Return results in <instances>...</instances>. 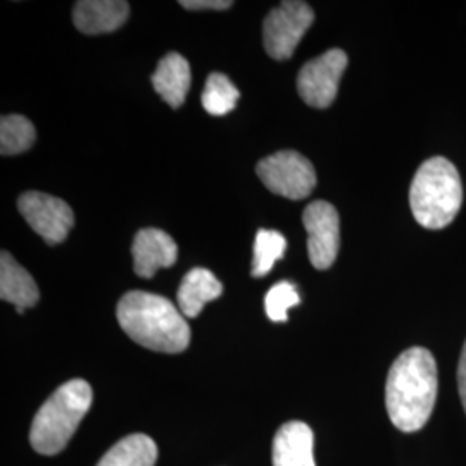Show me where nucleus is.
<instances>
[{"mask_svg": "<svg viewBox=\"0 0 466 466\" xmlns=\"http://www.w3.org/2000/svg\"><path fill=\"white\" fill-rule=\"evenodd\" d=\"M0 299L15 304L19 315L28 308H34L40 299L34 277L17 265L7 250H2L0 256Z\"/></svg>", "mask_w": 466, "mask_h": 466, "instance_id": "obj_14", "label": "nucleus"}, {"mask_svg": "<svg viewBox=\"0 0 466 466\" xmlns=\"http://www.w3.org/2000/svg\"><path fill=\"white\" fill-rule=\"evenodd\" d=\"M256 173L269 192L285 199H306L317 187L315 167L296 150H280L261 159Z\"/></svg>", "mask_w": 466, "mask_h": 466, "instance_id": "obj_5", "label": "nucleus"}, {"mask_svg": "<svg viewBox=\"0 0 466 466\" xmlns=\"http://www.w3.org/2000/svg\"><path fill=\"white\" fill-rule=\"evenodd\" d=\"M135 273L152 279L161 268L173 267L178 258L177 242L159 228H142L137 232L132 246Z\"/></svg>", "mask_w": 466, "mask_h": 466, "instance_id": "obj_10", "label": "nucleus"}, {"mask_svg": "<svg viewBox=\"0 0 466 466\" xmlns=\"http://www.w3.org/2000/svg\"><path fill=\"white\" fill-rule=\"evenodd\" d=\"M463 187L456 167L446 157H432L418 167L410 190L413 217L423 228H446L460 213Z\"/></svg>", "mask_w": 466, "mask_h": 466, "instance_id": "obj_3", "label": "nucleus"}, {"mask_svg": "<svg viewBox=\"0 0 466 466\" xmlns=\"http://www.w3.org/2000/svg\"><path fill=\"white\" fill-rule=\"evenodd\" d=\"M299 302V292L294 287V283H275L268 290L267 298H265V309H267L268 318L275 323H285L289 319V309L292 306H298Z\"/></svg>", "mask_w": 466, "mask_h": 466, "instance_id": "obj_20", "label": "nucleus"}, {"mask_svg": "<svg viewBox=\"0 0 466 466\" xmlns=\"http://www.w3.org/2000/svg\"><path fill=\"white\" fill-rule=\"evenodd\" d=\"M190 65L178 52L167 54L152 75V86L156 94L173 109L184 104L185 97L190 90Z\"/></svg>", "mask_w": 466, "mask_h": 466, "instance_id": "obj_13", "label": "nucleus"}, {"mask_svg": "<svg viewBox=\"0 0 466 466\" xmlns=\"http://www.w3.org/2000/svg\"><path fill=\"white\" fill-rule=\"evenodd\" d=\"M437 365L425 348L404 350L392 363L385 383V406L400 432H418L432 417L437 400Z\"/></svg>", "mask_w": 466, "mask_h": 466, "instance_id": "obj_1", "label": "nucleus"}, {"mask_svg": "<svg viewBox=\"0 0 466 466\" xmlns=\"http://www.w3.org/2000/svg\"><path fill=\"white\" fill-rule=\"evenodd\" d=\"M116 317L127 335L147 350L178 354L190 344L182 311L163 296L132 290L117 302Z\"/></svg>", "mask_w": 466, "mask_h": 466, "instance_id": "obj_2", "label": "nucleus"}, {"mask_svg": "<svg viewBox=\"0 0 466 466\" xmlns=\"http://www.w3.org/2000/svg\"><path fill=\"white\" fill-rule=\"evenodd\" d=\"M240 97L237 86L221 73H211L204 85L202 106L213 116H225L235 109Z\"/></svg>", "mask_w": 466, "mask_h": 466, "instance_id": "obj_18", "label": "nucleus"}, {"mask_svg": "<svg viewBox=\"0 0 466 466\" xmlns=\"http://www.w3.org/2000/svg\"><path fill=\"white\" fill-rule=\"evenodd\" d=\"M223 292V285L206 268H194L184 277L178 287L177 300L178 309L185 318H198L204 306L218 299Z\"/></svg>", "mask_w": 466, "mask_h": 466, "instance_id": "obj_15", "label": "nucleus"}, {"mask_svg": "<svg viewBox=\"0 0 466 466\" xmlns=\"http://www.w3.org/2000/svg\"><path fill=\"white\" fill-rule=\"evenodd\" d=\"M94 392L88 382L73 379L63 383L35 415L30 442L44 456H54L65 450L88 413Z\"/></svg>", "mask_w": 466, "mask_h": 466, "instance_id": "obj_4", "label": "nucleus"}, {"mask_svg": "<svg viewBox=\"0 0 466 466\" xmlns=\"http://www.w3.org/2000/svg\"><path fill=\"white\" fill-rule=\"evenodd\" d=\"M128 15L125 0H80L73 7V23L85 35L111 34L125 25Z\"/></svg>", "mask_w": 466, "mask_h": 466, "instance_id": "obj_11", "label": "nucleus"}, {"mask_svg": "<svg viewBox=\"0 0 466 466\" xmlns=\"http://www.w3.org/2000/svg\"><path fill=\"white\" fill-rule=\"evenodd\" d=\"M17 209L47 244H61L75 225L73 209L63 199L42 192H26L17 199Z\"/></svg>", "mask_w": 466, "mask_h": 466, "instance_id": "obj_9", "label": "nucleus"}, {"mask_svg": "<svg viewBox=\"0 0 466 466\" xmlns=\"http://www.w3.org/2000/svg\"><path fill=\"white\" fill-rule=\"evenodd\" d=\"M313 21V9L299 0H287L269 11L263 26V40L268 56L275 61L290 59L302 36L311 28Z\"/></svg>", "mask_w": 466, "mask_h": 466, "instance_id": "obj_6", "label": "nucleus"}, {"mask_svg": "<svg viewBox=\"0 0 466 466\" xmlns=\"http://www.w3.org/2000/svg\"><path fill=\"white\" fill-rule=\"evenodd\" d=\"M287 249V240L282 233L275 230H259L254 240V259H252V277H267L275 263L282 259Z\"/></svg>", "mask_w": 466, "mask_h": 466, "instance_id": "obj_19", "label": "nucleus"}, {"mask_svg": "<svg viewBox=\"0 0 466 466\" xmlns=\"http://www.w3.org/2000/svg\"><path fill=\"white\" fill-rule=\"evenodd\" d=\"M180 5L187 11H227L233 5L230 0H182Z\"/></svg>", "mask_w": 466, "mask_h": 466, "instance_id": "obj_21", "label": "nucleus"}, {"mask_svg": "<svg viewBox=\"0 0 466 466\" xmlns=\"http://www.w3.org/2000/svg\"><path fill=\"white\" fill-rule=\"evenodd\" d=\"M36 132L32 121L21 115H9L0 119V154L16 156L34 146Z\"/></svg>", "mask_w": 466, "mask_h": 466, "instance_id": "obj_17", "label": "nucleus"}, {"mask_svg": "<svg viewBox=\"0 0 466 466\" xmlns=\"http://www.w3.org/2000/svg\"><path fill=\"white\" fill-rule=\"evenodd\" d=\"M315 437L304 421H287L273 439V466H317Z\"/></svg>", "mask_w": 466, "mask_h": 466, "instance_id": "obj_12", "label": "nucleus"}, {"mask_svg": "<svg viewBox=\"0 0 466 466\" xmlns=\"http://www.w3.org/2000/svg\"><path fill=\"white\" fill-rule=\"evenodd\" d=\"M346 67L348 54L340 49L327 50L319 57L308 61L298 76L300 99L317 109L330 107Z\"/></svg>", "mask_w": 466, "mask_h": 466, "instance_id": "obj_7", "label": "nucleus"}, {"mask_svg": "<svg viewBox=\"0 0 466 466\" xmlns=\"http://www.w3.org/2000/svg\"><path fill=\"white\" fill-rule=\"evenodd\" d=\"M156 460L157 446L149 435L132 433L107 451L97 466H154Z\"/></svg>", "mask_w": 466, "mask_h": 466, "instance_id": "obj_16", "label": "nucleus"}, {"mask_svg": "<svg viewBox=\"0 0 466 466\" xmlns=\"http://www.w3.org/2000/svg\"><path fill=\"white\" fill-rule=\"evenodd\" d=\"M302 225L308 232L311 265L317 269H329L340 248V219L337 209L327 200H315L304 209Z\"/></svg>", "mask_w": 466, "mask_h": 466, "instance_id": "obj_8", "label": "nucleus"}, {"mask_svg": "<svg viewBox=\"0 0 466 466\" xmlns=\"http://www.w3.org/2000/svg\"><path fill=\"white\" fill-rule=\"evenodd\" d=\"M458 389H460V398L466 411V342L460 358V365H458Z\"/></svg>", "mask_w": 466, "mask_h": 466, "instance_id": "obj_22", "label": "nucleus"}]
</instances>
